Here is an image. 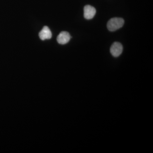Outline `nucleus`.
Returning <instances> with one entry per match:
<instances>
[{"label": "nucleus", "mask_w": 153, "mask_h": 153, "mask_svg": "<svg viewBox=\"0 0 153 153\" xmlns=\"http://www.w3.org/2000/svg\"><path fill=\"white\" fill-rule=\"evenodd\" d=\"M124 24V20L122 18H114L108 21L107 27L109 31L114 32L122 27Z\"/></svg>", "instance_id": "nucleus-1"}, {"label": "nucleus", "mask_w": 153, "mask_h": 153, "mask_svg": "<svg viewBox=\"0 0 153 153\" xmlns=\"http://www.w3.org/2000/svg\"><path fill=\"white\" fill-rule=\"evenodd\" d=\"M123 51V47L119 42H114L110 48L111 53L114 57H119L122 53Z\"/></svg>", "instance_id": "nucleus-2"}, {"label": "nucleus", "mask_w": 153, "mask_h": 153, "mask_svg": "<svg viewBox=\"0 0 153 153\" xmlns=\"http://www.w3.org/2000/svg\"><path fill=\"white\" fill-rule=\"evenodd\" d=\"M96 13L95 8L90 5H86L84 8V17L87 20L93 19Z\"/></svg>", "instance_id": "nucleus-3"}, {"label": "nucleus", "mask_w": 153, "mask_h": 153, "mask_svg": "<svg viewBox=\"0 0 153 153\" xmlns=\"http://www.w3.org/2000/svg\"><path fill=\"white\" fill-rule=\"evenodd\" d=\"M71 38V36L69 33L66 31H63L57 36V40L59 44L64 45L68 43Z\"/></svg>", "instance_id": "nucleus-4"}, {"label": "nucleus", "mask_w": 153, "mask_h": 153, "mask_svg": "<svg viewBox=\"0 0 153 153\" xmlns=\"http://www.w3.org/2000/svg\"><path fill=\"white\" fill-rule=\"evenodd\" d=\"M39 36L41 40L49 39L52 37V34L51 30L47 26H45L39 33Z\"/></svg>", "instance_id": "nucleus-5"}]
</instances>
